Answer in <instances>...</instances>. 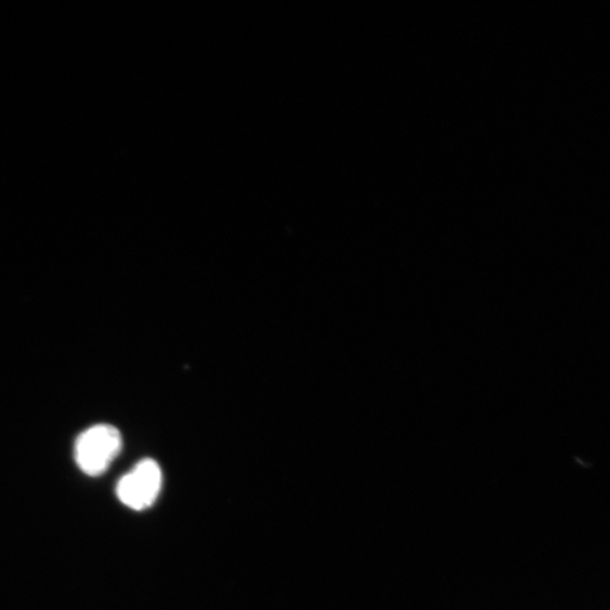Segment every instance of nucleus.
Instances as JSON below:
<instances>
[{"instance_id": "2", "label": "nucleus", "mask_w": 610, "mask_h": 610, "mask_svg": "<svg viewBox=\"0 0 610 610\" xmlns=\"http://www.w3.org/2000/svg\"><path fill=\"white\" fill-rule=\"evenodd\" d=\"M163 471L151 460L139 462L117 484V496L128 508L141 511L156 503L163 489Z\"/></svg>"}, {"instance_id": "1", "label": "nucleus", "mask_w": 610, "mask_h": 610, "mask_svg": "<svg viewBox=\"0 0 610 610\" xmlns=\"http://www.w3.org/2000/svg\"><path fill=\"white\" fill-rule=\"evenodd\" d=\"M121 447L118 429L108 424L95 425L76 440L75 461L87 475L100 476L111 466Z\"/></svg>"}]
</instances>
